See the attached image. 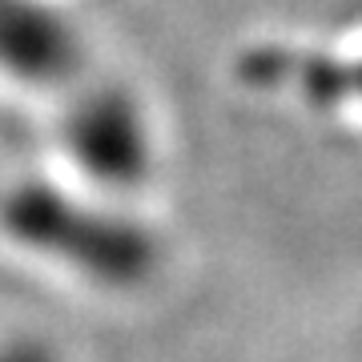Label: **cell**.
Here are the masks:
<instances>
[{"label":"cell","mask_w":362,"mask_h":362,"mask_svg":"<svg viewBox=\"0 0 362 362\" xmlns=\"http://www.w3.org/2000/svg\"><path fill=\"white\" fill-rule=\"evenodd\" d=\"M0 238L101 290H133L157 266V242L141 221L52 177H16L0 189Z\"/></svg>","instance_id":"obj_1"},{"label":"cell","mask_w":362,"mask_h":362,"mask_svg":"<svg viewBox=\"0 0 362 362\" xmlns=\"http://www.w3.org/2000/svg\"><path fill=\"white\" fill-rule=\"evenodd\" d=\"M61 149L77 181L101 197L129 194L153 169V133L137 97L113 85L73 97L61 121Z\"/></svg>","instance_id":"obj_2"},{"label":"cell","mask_w":362,"mask_h":362,"mask_svg":"<svg viewBox=\"0 0 362 362\" xmlns=\"http://www.w3.org/2000/svg\"><path fill=\"white\" fill-rule=\"evenodd\" d=\"M85 69V37L52 0H0V81L25 93H61Z\"/></svg>","instance_id":"obj_3"},{"label":"cell","mask_w":362,"mask_h":362,"mask_svg":"<svg viewBox=\"0 0 362 362\" xmlns=\"http://www.w3.org/2000/svg\"><path fill=\"white\" fill-rule=\"evenodd\" d=\"M0 362H65L61 350L40 334H8L0 338Z\"/></svg>","instance_id":"obj_4"}]
</instances>
